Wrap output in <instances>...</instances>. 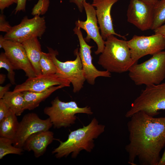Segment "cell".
Returning a JSON list of instances; mask_svg holds the SVG:
<instances>
[{
  "label": "cell",
  "instance_id": "1",
  "mask_svg": "<svg viewBox=\"0 0 165 165\" xmlns=\"http://www.w3.org/2000/svg\"><path fill=\"white\" fill-rule=\"evenodd\" d=\"M127 123L129 143L125 146L128 163L138 159L141 165H158L165 146V117H154L140 111Z\"/></svg>",
  "mask_w": 165,
  "mask_h": 165
},
{
  "label": "cell",
  "instance_id": "2",
  "mask_svg": "<svg viewBox=\"0 0 165 165\" xmlns=\"http://www.w3.org/2000/svg\"><path fill=\"white\" fill-rule=\"evenodd\" d=\"M105 128L104 125L99 124L94 117L87 126L71 131L66 141H59L60 145L52 153L55 154L58 159L66 157L72 153V157L75 158L82 150L90 152L95 146L94 139L104 132Z\"/></svg>",
  "mask_w": 165,
  "mask_h": 165
},
{
  "label": "cell",
  "instance_id": "3",
  "mask_svg": "<svg viewBox=\"0 0 165 165\" xmlns=\"http://www.w3.org/2000/svg\"><path fill=\"white\" fill-rule=\"evenodd\" d=\"M105 40L98 64L110 73H121L128 71L136 63L131 58L127 41L119 39L114 35H109Z\"/></svg>",
  "mask_w": 165,
  "mask_h": 165
},
{
  "label": "cell",
  "instance_id": "4",
  "mask_svg": "<svg viewBox=\"0 0 165 165\" xmlns=\"http://www.w3.org/2000/svg\"><path fill=\"white\" fill-rule=\"evenodd\" d=\"M128 72L129 78L136 85L161 83L165 78V51L153 55L143 62L134 64Z\"/></svg>",
  "mask_w": 165,
  "mask_h": 165
},
{
  "label": "cell",
  "instance_id": "5",
  "mask_svg": "<svg viewBox=\"0 0 165 165\" xmlns=\"http://www.w3.org/2000/svg\"><path fill=\"white\" fill-rule=\"evenodd\" d=\"M162 110H165V82L146 86L132 103L125 116L130 118L134 114L141 111L154 116Z\"/></svg>",
  "mask_w": 165,
  "mask_h": 165
},
{
  "label": "cell",
  "instance_id": "6",
  "mask_svg": "<svg viewBox=\"0 0 165 165\" xmlns=\"http://www.w3.org/2000/svg\"><path fill=\"white\" fill-rule=\"evenodd\" d=\"M51 104L50 106L45 107L43 111L49 116L54 128L71 126L75 123L76 114L85 113L88 115L93 114L89 107H79L75 101H62L58 97L51 102Z\"/></svg>",
  "mask_w": 165,
  "mask_h": 165
},
{
  "label": "cell",
  "instance_id": "7",
  "mask_svg": "<svg viewBox=\"0 0 165 165\" xmlns=\"http://www.w3.org/2000/svg\"><path fill=\"white\" fill-rule=\"evenodd\" d=\"M49 53L57 68V74L59 77L68 80L73 87L74 93L79 92L83 87L86 80L82 69V65L79 56V48L74 51L76 56L74 61L62 62L59 60L56 56L58 53L51 48L47 47Z\"/></svg>",
  "mask_w": 165,
  "mask_h": 165
},
{
  "label": "cell",
  "instance_id": "8",
  "mask_svg": "<svg viewBox=\"0 0 165 165\" xmlns=\"http://www.w3.org/2000/svg\"><path fill=\"white\" fill-rule=\"evenodd\" d=\"M46 29V22L44 17L36 16L29 19L25 16L20 24L12 27L4 37L6 39L21 43L33 38H41Z\"/></svg>",
  "mask_w": 165,
  "mask_h": 165
},
{
  "label": "cell",
  "instance_id": "9",
  "mask_svg": "<svg viewBox=\"0 0 165 165\" xmlns=\"http://www.w3.org/2000/svg\"><path fill=\"white\" fill-rule=\"evenodd\" d=\"M127 41L131 58L136 63L141 58L148 55H153L165 48V38L159 34L148 36L135 35Z\"/></svg>",
  "mask_w": 165,
  "mask_h": 165
},
{
  "label": "cell",
  "instance_id": "10",
  "mask_svg": "<svg viewBox=\"0 0 165 165\" xmlns=\"http://www.w3.org/2000/svg\"><path fill=\"white\" fill-rule=\"evenodd\" d=\"M53 126L49 118L42 119L35 113L26 114L19 122L13 144L23 148L25 141L30 136L39 131L49 130Z\"/></svg>",
  "mask_w": 165,
  "mask_h": 165
},
{
  "label": "cell",
  "instance_id": "11",
  "mask_svg": "<svg viewBox=\"0 0 165 165\" xmlns=\"http://www.w3.org/2000/svg\"><path fill=\"white\" fill-rule=\"evenodd\" d=\"M0 48L3 49L6 56L16 69L23 70L28 78L36 76L22 43L6 39L1 35Z\"/></svg>",
  "mask_w": 165,
  "mask_h": 165
},
{
  "label": "cell",
  "instance_id": "12",
  "mask_svg": "<svg viewBox=\"0 0 165 165\" xmlns=\"http://www.w3.org/2000/svg\"><path fill=\"white\" fill-rule=\"evenodd\" d=\"M73 31L79 39L80 45L79 53L86 80L93 85L95 83L96 79L98 77H110V72L107 70H99L93 64L91 49L94 46L88 44L85 40L80 28L75 26Z\"/></svg>",
  "mask_w": 165,
  "mask_h": 165
},
{
  "label": "cell",
  "instance_id": "13",
  "mask_svg": "<svg viewBox=\"0 0 165 165\" xmlns=\"http://www.w3.org/2000/svg\"><path fill=\"white\" fill-rule=\"evenodd\" d=\"M153 7L140 0H130L127 11V21L142 31L151 29Z\"/></svg>",
  "mask_w": 165,
  "mask_h": 165
},
{
  "label": "cell",
  "instance_id": "14",
  "mask_svg": "<svg viewBox=\"0 0 165 165\" xmlns=\"http://www.w3.org/2000/svg\"><path fill=\"white\" fill-rule=\"evenodd\" d=\"M83 6L86 15V20L85 21L78 20L75 21V25L86 32L87 35L84 39L86 42H89L91 39L95 42L97 48L94 53L98 55L103 51L105 41L99 32L100 28L97 25L98 21L94 7L86 1L83 3Z\"/></svg>",
  "mask_w": 165,
  "mask_h": 165
},
{
  "label": "cell",
  "instance_id": "15",
  "mask_svg": "<svg viewBox=\"0 0 165 165\" xmlns=\"http://www.w3.org/2000/svg\"><path fill=\"white\" fill-rule=\"evenodd\" d=\"M70 83L68 80L59 77L56 74L42 75L28 78L23 83L16 85L13 91L42 92L55 85H62L64 87H68L70 86Z\"/></svg>",
  "mask_w": 165,
  "mask_h": 165
},
{
  "label": "cell",
  "instance_id": "16",
  "mask_svg": "<svg viewBox=\"0 0 165 165\" xmlns=\"http://www.w3.org/2000/svg\"><path fill=\"white\" fill-rule=\"evenodd\" d=\"M119 0H93L92 5L96 8L98 23L101 35L104 40L111 35H116L124 40V36L116 33L114 30L111 11L113 5Z\"/></svg>",
  "mask_w": 165,
  "mask_h": 165
},
{
  "label": "cell",
  "instance_id": "17",
  "mask_svg": "<svg viewBox=\"0 0 165 165\" xmlns=\"http://www.w3.org/2000/svg\"><path fill=\"white\" fill-rule=\"evenodd\" d=\"M53 133L49 130L39 131L30 136L26 141L23 148L33 152L35 157L38 158L46 152L48 146L54 139Z\"/></svg>",
  "mask_w": 165,
  "mask_h": 165
},
{
  "label": "cell",
  "instance_id": "18",
  "mask_svg": "<svg viewBox=\"0 0 165 165\" xmlns=\"http://www.w3.org/2000/svg\"><path fill=\"white\" fill-rule=\"evenodd\" d=\"M35 71L36 76L42 75L39 62L42 51L38 38H33L21 43Z\"/></svg>",
  "mask_w": 165,
  "mask_h": 165
},
{
  "label": "cell",
  "instance_id": "19",
  "mask_svg": "<svg viewBox=\"0 0 165 165\" xmlns=\"http://www.w3.org/2000/svg\"><path fill=\"white\" fill-rule=\"evenodd\" d=\"M65 87L62 85L53 86L39 92L25 91L23 93L25 101V110H31L38 107L40 103L58 89Z\"/></svg>",
  "mask_w": 165,
  "mask_h": 165
},
{
  "label": "cell",
  "instance_id": "20",
  "mask_svg": "<svg viewBox=\"0 0 165 165\" xmlns=\"http://www.w3.org/2000/svg\"><path fill=\"white\" fill-rule=\"evenodd\" d=\"M2 99L17 116H20L25 110V101L23 92L9 91Z\"/></svg>",
  "mask_w": 165,
  "mask_h": 165
},
{
  "label": "cell",
  "instance_id": "21",
  "mask_svg": "<svg viewBox=\"0 0 165 165\" xmlns=\"http://www.w3.org/2000/svg\"><path fill=\"white\" fill-rule=\"evenodd\" d=\"M17 116L12 111L0 121V137L13 140L16 135L19 122Z\"/></svg>",
  "mask_w": 165,
  "mask_h": 165
},
{
  "label": "cell",
  "instance_id": "22",
  "mask_svg": "<svg viewBox=\"0 0 165 165\" xmlns=\"http://www.w3.org/2000/svg\"><path fill=\"white\" fill-rule=\"evenodd\" d=\"M165 22V0H159L153 6V21L151 28L154 30Z\"/></svg>",
  "mask_w": 165,
  "mask_h": 165
},
{
  "label": "cell",
  "instance_id": "23",
  "mask_svg": "<svg viewBox=\"0 0 165 165\" xmlns=\"http://www.w3.org/2000/svg\"><path fill=\"white\" fill-rule=\"evenodd\" d=\"M13 140L0 137V159L8 154L21 155L22 154L23 149L13 146Z\"/></svg>",
  "mask_w": 165,
  "mask_h": 165
},
{
  "label": "cell",
  "instance_id": "24",
  "mask_svg": "<svg viewBox=\"0 0 165 165\" xmlns=\"http://www.w3.org/2000/svg\"><path fill=\"white\" fill-rule=\"evenodd\" d=\"M39 65L42 75L56 74L57 68L50 54L42 52Z\"/></svg>",
  "mask_w": 165,
  "mask_h": 165
},
{
  "label": "cell",
  "instance_id": "25",
  "mask_svg": "<svg viewBox=\"0 0 165 165\" xmlns=\"http://www.w3.org/2000/svg\"><path fill=\"white\" fill-rule=\"evenodd\" d=\"M4 68L8 72L7 77L12 85L16 84L15 81V68L6 56L4 52L0 54V68Z\"/></svg>",
  "mask_w": 165,
  "mask_h": 165
},
{
  "label": "cell",
  "instance_id": "26",
  "mask_svg": "<svg viewBox=\"0 0 165 165\" xmlns=\"http://www.w3.org/2000/svg\"><path fill=\"white\" fill-rule=\"evenodd\" d=\"M50 3V0H38L32 8L31 14L34 16L44 14L48 10Z\"/></svg>",
  "mask_w": 165,
  "mask_h": 165
},
{
  "label": "cell",
  "instance_id": "27",
  "mask_svg": "<svg viewBox=\"0 0 165 165\" xmlns=\"http://www.w3.org/2000/svg\"><path fill=\"white\" fill-rule=\"evenodd\" d=\"M11 111L2 98L0 99V121L6 118Z\"/></svg>",
  "mask_w": 165,
  "mask_h": 165
},
{
  "label": "cell",
  "instance_id": "28",
  "mask_svg": "<svg viewBox=\"0 0 165 165\" xmlns=\"http://www.w3.org/2000/svg\"><path fill=\"white\" fill-rule=\"evenodd\" d=\"M12 27L9 22L5 19L4 15L2 13L0 15V31L2 32H8Z\"/></svg>",
  "mask_w": 165,
  "mask_h": 165
},
{
  "label": "cell",
  "instance_id": "29",
  "mask_svg": "<svg viewBox=\"0 0 165 165\" xmlns=\"http://www.w3.org/2000/svg\"><path fill=\"white\" fill-rule=\"evenodd\" d=\"M31 1L32 0H28ZM27 0H18L15 9V13L20 11L25 10L26 3Z\"/></svg>",
  "mask_w": 165,
  "mask_h": 165
},
{
  "label": "cell",
  "instance_id": "30",
  "mask_svg": "<svg viewBox=\"0 0 165 165\" xmlns=\"http://www.w3.org/2000/svg\"><path fill=\"white\" fill-rule=\"evenodd\" d=\"M14 3L15 0H0V9L2 11Z\"/></svg>",
  "mask_w": 165,
  "mask_h": 165
},
{
  "label": "cell",
  "instance_id": "31",
  "mask_svg": "<svg viewBox=\"0 0 165 165\" xmlns=\"http://www.w3.org/2000/svg\"><path fill=\"white\" fill-rule=\"evenodd\" d=\"M12 85L11 83H9L4 86H0V99L2 98L5 94L9 91Z\"/></svg>",
  "mask_w": 165,
  "mask_h": 165
},
{
  "label": "cell",
  "instance_id": "32",
  "mask_svg": "<svg viewBox=\"0 0 165 165\" xmlns=\"http://www.w3.org/2000/svg\"><path fill=\"white\" fill-rule=\"evenodd\" d=\"M86 0H70L69 2L73 3L77 6L79 11L82 12L83 10V3Z\"/></svg>",
  "mask_w": 165,
  "mask_h": 165
},
{
  "label": "cell",
  "instance_id": "33",
  "mask_svg": "<svg viewBox=\"0 0 165 165\" xmlns=\"http://www.w3.org/2000/svg\"><path fill=\"white\" fill-rule=\"evenodd\" d=\"M155 34H159L163 36H165V24L162 25L153 30Z\"/></svg>",
  "mask_w": 165,
  "mask_h": 165
},
{
  "label": "cell",
  "instance_id": "34",
  "mask_svg": "<svg viewBox=\"0 0 165 165\" xmlns=\"http://www.w3.org/2000/svg\"><path fill=\"white\" fill-rule=\"evenodd\" d=\"M148 5L154 6L159 0H140Z\"/></svg>",
  "mask_w": 165,
  "mask_h": 165
},
{
  "label": "cell",
  "instance_id": "35",
  "mask_svg": "<svg viewBox=\"0 0 165 165\" xmlns=\"http://www.w3.org/2000/svg\"><path fill=\"white\" fill-rule=\"evenodd\" d=\"M158 165H165V149L158 162Z\"/></svg>",
  "mask_w": 165,
  "mask_h": 165
},
{
  "label": "cell",
  "instance_id": "36",
  "mask_svg": "<svg viewBox=\"0 0 165 165\" xmlns=\"http://www.w3.org/2000/svg\"><path fill=\"white\" fill-rule=\"evenodd\" d=\"M6 76L5 75L3 74H0V84H2L5 81Z\"/></svg>",
  "mask_w": 165,
  "mask_h": 165
},
{
  "label": "cell",
  "instance_id": "37",
  "mask_svg": "<svg viewBox=\"0 0 165 165\" xmlns=\"http://www.w3.org/2000/svg\"><path fill=\"white\" fill-rule=\"evenodd\" d=\"M18 0H15V3L17 4Z\"/></svg>",
  "mask_w": 165,
  "mask_h": 165
},
{
  "label": "cell",
  "instance_id": "38",
  "mask_svg": "<svg viewBox=\"0 0 165 165\" xmlns=\"http://www.w3.org/2000/svg\"><path fill=\"white\" fill-rule=\"evenodd\" d=\"M163 37H164V38H165V36H164Z\"/></svg>",
  "mask_w": 165,
  "mask_h": 165
}]
</instances>
